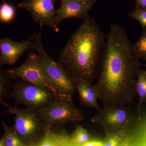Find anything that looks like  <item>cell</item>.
<instances>
[{
    "instance_id": "1",
    "label": "cell",
    "mask_w": 146,
    "mask_h": 146,
    "mask_svg": "<svg viewBox=\"0 0 146 146\" xmlns=\"http://www.w3.org/2000/svg\"><path fill=\"white\" fill-rule=\"evenodd\" d=\"M132 45L122 27L110 25L94 85L103 108L127 106L136 96L137 76L143 65Z\"/></svg>"
},
{
    "instance_id": "2",
    "label": "cell",
    "mask_w": 146,
    "mask_h": 146,
    "mask_svg": "<svg viewBox=\"0 0 146 146\" xmlns=\"http://www.w3.org/2000/svg\"><path fill=\"white\" fill-rule=\"evenodd\" d=\"M106 35L88 15L68 39L59 55L58 63L74 80L93 83L105 47Z\"/></svg>"
},
{
    "instance_id": "3",
    "label": "cell",
    "mask_w": 146,
    "mask_h": 146,
    "mask_svg": "<svg viewBox=\"0 0 146 146\" xmlns=\"http://www.w3.org/2000/svg\"><path fill=\"white\" fill-rule=\"evenodd\" d=\"M43 27L35 33V50L47 79L54 87L58 96L72 97L76 92L74 80L45 50L42 41Z\"/></svg>"
},
{
    "instance_id": "4",
    "label": "cell",
    "mask_w": 146,
    "mask_h": 146,
    "mask_svg": "<svg viewBox=\"0 0 146 146\" xmlns=\"http://www.w3.org/2000/svg\"><path fill=\"white\" fill-rule=\"evenodd\" d=\"M5 105L7 107V110L1 113L14 115V123L11 127L18 138L27 145L38 143L50 128L40 120L35 111L26 108H19L17 106H10L6 103Z\"/></svg>"
},
{
    "instance_id": "5",
    "label": "cell",
    "mask_w": 146,
    "mask_h": 146,
    "mask_svg": "<svg viewBox=\"0 0 146 146\" xmlns=\"http://www.w3.org/2000/svg\"><path fill=\"white\" fill-rule=\"evenodd\" d=\"M57 95L44 86L21 79L15 80L7 98L15 106L22 105L37 112L53 101Z\"/></svg>"
},
{
    "instance_id": "6",
    "label": "cell",
    "mask_w": 146,
    "mask_h": 146,
    "mask_svg": "<svg viewBox=\"0 0 146 146\" xmlns=\"http://www.w3.org/2000/svg\"><path fill=\"white\" fill-rule=\"evenodd\" d=\"M40 120L49 128L77 123L84 120L81 110L73 100V97L57 96L46 107L36 112Z\"/></svg>"
},
{
    "instance_id": "7",
    "label": "cell",
    "mask_w": 146,
    "mask_h": 146,
    "mask_svg": "<svg viewBox=\"0 0 146 146\" xmlns=\"http://www.w3.org/2000/svg\"><path fill=\"white\" fill-rule=\"evenodd\" d=\"M5 72L11 80H25L46 87L57 95L54 87L45 76L38 55L33 50L29 51L26 60L22 65Z\"/></svg>"
},
{
    "instance_id": "8",
    "label": "cell",
    "mask_w": 146,
    "mask_h": 146,
    "mask_svg": "<svg viewBox=\"0 0 146 146\" xmlns=\"http://www.w3.org/2000/svg\"><path fill=\"white\" fill-rule=\"evenodd\" d=\"M133 118L130 106H119L102 108L91 121L101 126L108 133H112L128 127Z\"/></svg>"
},
{
    "instance_id": "9",
    "label": "cell",
    "mask_w": 146,
    "mask_h": 146,
    "mask_svg": "<svg viewBox=\"0 0 146 146\" xmlns=\"http://www.w3.org/2000/svg\"><path fill=\"white\" fill-rule=\"evenodd\" d=\"M57 1L23 0L17 6L27 11L33 21L40 26H46L56 32H58L59 28L56 22V10L55 8Z\"/></svg>"
},
{
    "instance_id": "10",
    "label": "cell",
    "mask_w": 146,
    "mask_h": 146,
    "mask_svg": "<svg viewBox=\"0 0 146 146\" xmlns=\"http://www.w3.org/2000/svg\"><path fill=\"white\" fill-rule=\"evenodd\" d=\"M35 33L20 42L0 37V67L15 64L25 52L35 50Z\"/></svg>"
},
{
    "instance_id": "11",
    "label": "cell",
    "mask_w": 146,
    "mask_h": 146,
    "mask_svg": "<svg viewBox=\"0 0 146 146\" xmlns=\"http://www.w3.org/2000/svg\"><path fill=\"white\" fill-rule=\"evenodd\" d=\"M60 7L56 10V22L59 25L62 21L71 18L84 19L91 8L76 0H60Z\"/></svg>"
},
{
    "instance_id": "12",
    "label": "cell",
    "mask_w": 146,
    "mask_h": 146,
    "mask_svg": "<svg viewBox=\"0 0 146 146\" xmlns=\"http://www.w3.org/2000/svg\"><path fill=\"white\" fill-rule=\"evenodd\" d=\"M74 80L82 106L94 108L98 112L101 110L102 108L98 104V94L94 85L81 79Z\"/></svg>"
},
{
    "instance_id": "13",
    "label": "cell",
    "mask_w": 146,
    "mask_h": 146,
    "mask_svg": "<svg viewBox=\"0 0 146 146\" xmlns=\"http://www.w3.org/2000/svg\"><path fill=\"white\" fill-rule=\"evenodd\" d=\"M59 126L49 129L38 143L29 146H75L71 144L70 138L65 131L58 129Z\"/></svg>"
},
{
    "instance_id": "14",
    "label": "cell",
    "mask_w": 146,
    "mask_h": 146,
    "mask_svg": "<svg viewBox=\"0 0 146 146\" xmlns=\"http://www.w3.org/2000/svg\"><path fill=\"white\" fill-rule=\"evenodd\" d=\"M136 95L138 96V119L142 120V108L146 103V70L141 69L138 72L136 83Z\"/></svg>"
},
{
    "instance_id": "15",
    "label": "cell",
    "mask_w": 146,
    "mask_h": 146,
    "mask_svg": "<svg viewBox=\"0 0 146 146\" xmlns=\"http://www.w3.org/2000/svg\"><path fill=\"white\" fill-rule=\"evenodd\" d=\"M90 134L81 125H76L75 129L71 134L70 143L75 146H80L90 141Z\"/></svg>"
},
{
    "instance_id": "16",
    "label": "cell",
    "mask_w": 146,
    "mask_h": 146,
    "mask_svg": "<svg viewBox=\"0 0 146 146\" xmlns=\"http://www.w3.org/2000/svg\"><path fill=\"white\" fill-rule=\"evenodd\" d=\"M0 5V22L3 23H9L12 22L16 18V9L13 5L3 0Z\"/></svg>"
},
{
    "instance_id": "17",
    "label": "cell",
    "mask_w": 146,
    "mask_h": 146,
    "mask_svg": "<svg viewBox=\"0 0 146 146\" xmlns=\"http://www.w3.org/2000/svg\"><path fill=\"white\" fill-rule=\"evenodd\" d=\"M3 128L5 146H29L25 145L15 133L11 127H9L3 121H1Z\"/></svg>"
},
{
    "instance_id": "18",
    "label": "cell",
    "mask_w": 146,
    "mask_h": 146,
    "mask_svg": "<svg viewBox=\"0 0 146 146\" xmlns=\"http://www.w3.org/2000/svg\"><path fill=\"white\" fill-rule=\"evenodd\" d=\"M11 80L7 75L5 71L0 67V104L5 105V98H7L11 91L12 84Z\"/></svg>"
},
{
    "instance_id": "19",
    "label": "cell",
    "mask_w": 146,
    "mask_h": 146,
    "mask_svg": "<svg viewBox=\"0 0 146 146\" xmlns=\"http://www.w3.org/2000/svg\"><path fill=\"white\" fill-rule=\"evenodd\" d=\"M133 52L140 60H146V30H143V33L137 42L132 45Z\"/></svg>"
},
{
    "instance_id": "20",
    "label": "cell",
    "mask_w": 146,
    "mask_h": 146,
    "mask_svg": "<svg viewBox=\"0 0 146 146\" xmlns=\"http://www.w3.org/2000/svg\"><path fill=\"white\" fill-rule=\"evenodd\" d=\"M128 128L123 129L116 133H107V138L103 143V146H118L125 137V133Z\"/></svg>"
},
{
    "instance_id": "21",
    "label": "cell",
    "mask_w": 146,
    "mask_h": 146,
    "mask_svg": "<svg viewBox=\"0 0 146 146\" xmlns=\"http://www.w3.org/2000/svg\"><path fill=\"white\" fill-rule=\"evenodd\" d=\"M127 16L138 21L141 24L143 30H146V9L135 8L128 13Z\"/></svg>"
},
{
    "instance_id": "22",
    "label": "cell",
    "mask_w": 146,
    "mask_h": 146,
    "mask_svg": "<svg viewBox=\"0 0 146 146\" xmlns=\"http://www.w3.org/2000/svg\"><path fill=\"white\" fill-rule=\"evenodd\" d=\"M136 3L135 8L146 9V0H134Z\"/></svg>"
},
{
    "instance_id": "23",
    "label": "cell",
    "mask_w": 146,
    "mask_h": 146,
    "mask_svg": "<svg viewBox=\"0 0 146 146\" xmlns=\"http://www.w3.org/2000/svg\"><path fill=\"white\" fill-rule=\"evenodd\" d=\"M130 141V138L129 137L126 136L118 146H129Z\"/></svg>"
},
{
    "instance_id": "24",
    "label": "cell",
    "mask_w": 146,
    "mask_h": 146,
    "mask_svg": "<svg viewBox=\"0 0 146 146\" xmlns=\"http://www.w3.org/2000/svg\"><path fill=\"white\" fill-rule=\"evenodd\" d=\"M79 1L85 4L86 5L89 6L91 8L96 3L97 0H76Z\"/></svg>"
},
{
    "instance_id": "25",
    "label": "cell",
    "mask_w": 146,
    "mask_h": 146,
    "mask_svg": "<svg viewBox=\"0 0 146 146\" xmlns=\"http://www.w3.org/2000/svg\"><path fill=\"white\" fill-rule=\"evenodd\" d=\"M80 146H103V143L97 141H89L86 144Z\"/></svg>"
},
{
    "instance_id": "26",
    "label": "cell",
    "mask_w": 146,
    "mask_h": 146,
    "mask_svg": "<svg viewBox=\"0 0 146 146\" xmlns=\"http://www.w3.org/2000/svg\"><path fill=\"white\" fill-rule=\"evenodd\" d=\"M0 146H5V139L3 136L0 138Z\"/></svg>"
}]
</instances>
